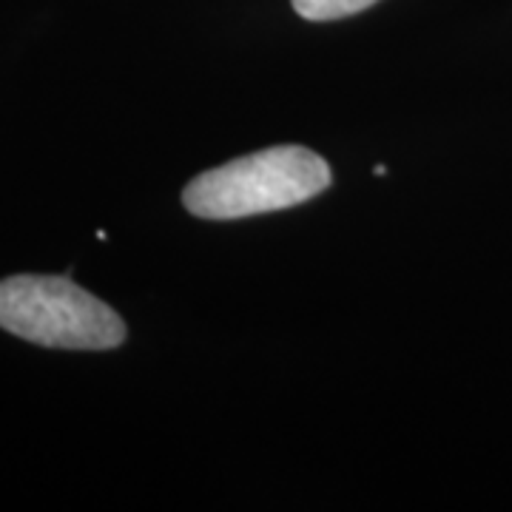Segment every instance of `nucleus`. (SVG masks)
<instances>
[{"mask_svg": "<svg viewBox=\"0 0 512 512\" xmlns=\"http://www.w3.org/2000/svg\"><path fill=\"white\" fill-rule=\"evenodd\" d=\"M328 163L302 146H274L211 168L185 185V208L202 220L285 211L328 191Z\"/></svg>", "mask_w": 512, "mask_h": 512, "instance_id": "obj_1", "label": "nucleus"}, {"mask_svg": "<svg viewBox=\"0 0 512 512\" xmlns=\"http://www.w3.org/2000/svg\"><path fill=\"white\" fill-rule=\"evenodd\" d=\"M293 12L299 18L313 20V23H325V20H339L359 15L370 9L379 0H291Z\"/></svg>", "mask_w": 512, "mask_h": 512, "instance_id": "obj_3", "label": "nucleus"}, {"mask_svg": "<svg viewBox=\"0 0 512 512\" xmlns=\"http://www.w3.org/2000/svg\"><path fill=\"white\" fill-rule=\"evenodd\" d=\"M387 174V165H376V177H384Z\"/></svg>", "mask_w": 512, "mask_h": 512, "instance_id": "obj_4", "label": "nucleus"}, {"mask_svg": "<svg viewBox=\"0 0 512 512\" xmlns=\"http://www.w3.org/2000/svg\"><path fill=\"white\" fill-rule=\"evenodd\" d=\"M0 328L40 348L111 350L126 342V322L69 276L0 279Z\"/></svg>", "mask_w": 512, "mask_h": 512, "instance_id": "obj_2", "label": "nucleus"}]
</instances>
